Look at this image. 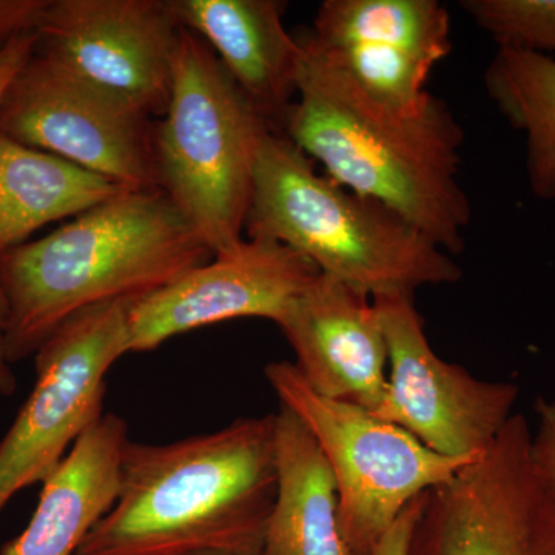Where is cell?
I'll return each mask as SVG.
<instances>
[{"label": "cell", "instance_id": "cell-14", "mask_svg": "<svg viewBox=\"0 0 555 555\" xmlns=\"http://www.w3.org/2000/svg\"><path fill=\"white\" fill-rule=\"evenodd\" d=\"M179 27L195 33L217 54L236 86L280 131L297 96L302 49L284 27L280 0H167Z\"/></svg>", "mask_w": 555, "mask_h": 555}, {"label": "cell", "instance_id": "cell-20", "mask_svg": "<svg viewBox=\"0 0 555 555\" xmlns=\"http://www.w3.org/2000/svg\"><path fill=\"white\" fill-rule=\"evenodd\" d=\"M460 7L496 49L532 51L555 61V0H463Z\"/></svg>", "mask_w": 555, "mask_h": 555}, {"label": "cell", "instance_id": "cell-2", "mask_svg": "<svg viewBox=\"0 0 555 555\" xmlns=\"http://www.w3.org/2000/svg\"><path fill=\"white\" fill-rule=\"evenodd\" d=\"M276 483L275 414L173 443L129 441L118 499L76 555H259Z\"/></svg>", "mask_w": 555, "mask_h": 555}, {"label": "cell", "instance_id": "cell-8", "mask_svg": "<svg viewBox=\"0 0 555 555\" xmlns=\"http://www.w3.org/2000/svg\"><path fill=\"white\" fill-rule=\"evenodd\" d=\"M514 414L492 447L430 489L409 555H555V495Z\"/></svg>", "mask_w": 555, "mask_h": 555}, {"label": "cell", "instance_id": "cell-7", "mask_svg": "<svg viewBox=\"0 0 555 555\" xmlns=\"http://www.w3.org/2000/svg\"><path fill=\"white\" fill-rule=\"evenodd\" d=\"M134 299H116L68 318L35 353L36 383L0 438V513L43 483L102 415L105 377L129 353Z\"/></svg>", "mask_w": 555, "mask_h": 555}, {"label": "cell", "instance_id": "cell-5", "mask_svg": "<svg viewBox=\"0 0 555 555\" xmlns=\"http://www.w3.org/2000/svg\"><path fill=\"white\" fill-rule=\"evenodd\" d=\"M153 126L156 188L211 254L246 236L255 170L272 127L195 33L181 28L166 112Z\"/></svg>", "mask_w": 555, "mask_h": 555}, {"label": "cell", "instance_id": "cell-25", "mask_svg": "<svg viewBox=\"0 0 555 555\" xmlns=\"http://www.w3.org/2000/svg\"><path fill=\"white\" fill-rule=\"evenodd\" d=\"M5 301L0 295V396L10 397L16 392L17 382L13 372V364L9 360L5 345Z\"/></svg>", "mask_w": 555, "mask_h": 555}, {"label": "cell", "instance_id": "cell-3", "mask_svg": "<svg viewBox=\"0 0 555 555\" xmlns=\"http://www.w3.org/2000/svg\"><path fill=\"white\" fill-rule=\"evenodd\" d=\"M214 258L159 189L124 190L46 238L0 257L11 364L93 306L139 299Z\"/></svg>", "mask_w": 555, "mask_h": 555}, {"label": "cell", "instance_id": "cell-21", "mask_svg": "<svg viewBox=\"0 0 555 555\" xmlns=\"http://www.w3.org/2000/svg\"><path fill=\"white\" fill-rule=\"evenodd\" d=\"M534 409L537 430L531 440L532 459L555 495V400L539 398Z\"/></svg>", "mask_w": 555, "mask_h": 555}, {"label": "cell", "instance_id": "cell-22", "mask_svg": "<svg viewBox=\"0 0 555 555\" xmlns=\"http://www.w3.org/2000/svg\"><path fill=\"white\" fill-rule=\"evenodd\" d=\"M50 0H0V50L24 33L38 31Z\"/></svg>", "mask_w": 555, "mask_h": 555}, {"label": "cell", "instance_id": "cell-15", "mask_svg": "<svg viewBox=\"0 0 555 555\" xmlns=\"http://www.w3.org/2000/svg\"><path fill=\"white\" fill-rule=\"evenodd\" d=\"M129 441L122 416L102 415L46 478L30 524L0 555H76L118 499Z\"/></svg>", "mask_w": 555, "mask_h": 555}, {"label": "cell", "instance_id": "cell-6", "mask_svg": "<svg viewBox=\"0 0 555 555\" xmlns=\"http://www.w3.org/2000/svg\"><path fill=\"white\" fill-rule=\"evenodd\" d=\"M264 374L280 406L297 415L326 456L337 481L339 529L349 555H374L412 500L448 483L476 460L437 454L403 427L320 396L292 361H273Z\"/></svg>", "mask_w": 555, "mask_h": 555}, {"label": "cell", "instance_id": "cell-18", "mask_svg": "<svg viewBox=\"0 0 555 555\" xmlns=\"http://www.w3.org/2000/svg\"><path fill=\"white\" fill-rule=\"evenodd\" d=\"M483 83L507 124L525 134L532 195L555 199V61L532 51L496 49Z\"/></svg>", "mask_w": 555, "mask_h": 555}, {"label": "cell", "instance_id": "cell-23", "mask_svg": "<svg viewBox=\"0 0 555 555\" xmlns=\"http://www.w3.org/2000/svg\"><path fill=\"white\" fill-rule=\"evenodd\" d=\"M427 492L409 503L406 509L398 516L396 524L379 539L374 555H409L412 535L425 507Z\"/></svg>", "mask_w": 555, "mask_h": 555}, {"label": "cell", "instance_id": "cell-4", "mask_svg": "<svg viewBox=\"0 0 555 555\" xmlns=\"http://www.w3.org/2000/svg\"><path fill=\"white\" fill-rule=\"evenodd\" d=\"M244 236L284 244L372 301L462 280L452 255L422 230L318 175L315 163L275 130L259 152Z\"/></svg>", "mask_w": 555, "mask_h": 555}, {"label": "cell", "instance_id": "cell-24", "mask_svg": "<svg viewBox=\"0 0 555 555\" xmlns=\"http://www.w3.org/2000/svg\"><path fill=\"white\" fill-rule=\"evenodd\" d=\"M36 46H38V33L33 31L17 36L0 50V101L9 89L11 80L35 53Z\"/></svg>", "mask_w": 555, "mask_h": 555}, {"label": "cell", "instance_id": "cell-10", "mask_svg": "<svg viewBox=\"0 0 555 555\" xmlns=\"http://www.w3.org/2000/svg\"><path fill=\"white\" fill-rule=\"evenodd\" d=\"M385 334L389 374L375 416L403 427L430 451L451 459L483 455L513 416L520 389L485 382L434 352L414 297L374 299Z\"/></svg>", "mask_w": 555, "mask_h": 555}, {"label": "cell", "instance_id": "cell-26", "mask_svg": "<svg viewBox=\"0 0 555 555\" xmlns=\"http://www.w3.org/2000/svg\"><path fill=\"white\" fill-rule=\"evenodd\" d=\"M193 555H240V554H230V553H201V554H193ZM262 555V554H259Z\"/></svg>", "mask_w": 555, "mask_h": 555}, {"label": "cell", "instance_id": "cell-9", "mask_svg": "<svg viewBox=\"0 0 555 555\" xmlns=\"http://www.w3.org/2000/svg\"><path fill=\"white\" fill-rule=\"evenodd\" d=\"M150 118L38 51L0 101V133L133 190L158 189Z\"/></svg>", "mask_w": 555, "mask_h": 555}, {"label": "cell", "instance_id": "cell-1", "mask_svg": "<svg viewBox=\"0 0 555 555\" xmlns=\"http://www.w3.org/2000/svg\"><path fill=\"white\" fill-rule=\"evenodd\" d=\"M302 49L297 96L280 126L326 177L400 217L456 255L473 207L460 184L465 131L436 94L416 109L375 100L297 35Z\"/></svg>", "mask_w": 555, "mask_h": 555}, {"label": "cell", "instance_id": "cell-19", "mask_svg": "<svg viewBox=\"0 0 555 555\" xmlns=\"http://www.w3.org/2000/svg\"><path fill=\"white\" fill-rule=\"evenodd\" d=\"M309 35L327 49L387 46L437 62L452 50L451 16L437 0H326Z\"/></svg>", "mask_w": 555, "mask_h": 555}, {"label": "cell", "instance_id": "cell-17", "mask_svg": "<svg viewBox=\"0 0 555 555\" xmlns=\"http://www.w3.org/2000/svg\"><path fill=\"white\" fill-rule=\"evenodd\" d=\"M129 190L0 133V257L50 222L79 217Z\"/></svg>", "mask_w": 555, "mask_h": 555}, {"label": "cell", "instance_id": "cell-16", "mask_svg": "<svg viewBox=\"0 0 555 555\" xmlns=\"http://www.w3.org/2000/svg\"><path fill=\"white\" fill-rule=\"evenodd\" d=\"M276 499L262 555H349L339 529L337 481L297 415L275 414Z\"/></svg>", "mask_w": 555, "mask_h": 555}, {"label": "cell", "instance_id": "cell-13", "mask_svg": "<svg viewBox=\"0 0 555 555\" xmlns=\"http://www.w3.org/2000/svg\"><path fill=\"white\" fill-rule=\"evenodd\" d=\"M275 324L315 392L371 414L377 411L386 393L389 356L371 298L320 273Z\"/></svg>", "mask_w": 555, "mask_h": 555}, {"label": "cell", "instance_id": "cell-11", "mask_svg": "<svg viewBox=\"0 0 555 555\" xmlns=\"http://www.w3.org/2000/svg\"><path fill=\"white\" fill-rule=\"evenodd\" d=\"M36 51L94 86L163 116L178 22L167 0H50Z\"/></svg>", "mask_w": 555, "mask_h": 555}, {"label": "cell", "instance_id": "cell-12", "mask_svg": "<svg viewBox=\"0 0 555 555\" xmlns=\"http://www.w3.org/2000/svg\"><path fill=\"white\" fill-rule=\"evenodd\" d=\"M320 270L276 241L244 238L171 283L134 299L129 353L155 350L167 339L238 318L276 323Z\"/></svg>", "mask_w": 555, "mask_h": 555}]
</instances>
